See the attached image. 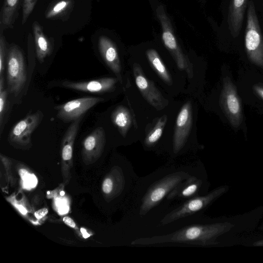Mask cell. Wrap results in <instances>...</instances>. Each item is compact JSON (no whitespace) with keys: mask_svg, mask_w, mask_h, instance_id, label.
Here are the masks:
<instances>
[{"mask_svg":"<svg viewBox=\"0 0 263 263\" xmlns=\"http://www.w3.org/2000/svg\"><path fill=\"white\" fill-rule=\"evenodd\" d=\"M207 185L208 182L201 171L190 176L168 195L167 199L171 209L178 203L206 194Z\"/></svg>","mask_w":263,"mask_h":263,"instance_id":"52a82bcc","label":"cell"},{"mask_svg":"<svg viewBox=\"0 0 263 263\" xmlns=\"http://www.w3.org/2000/svg\"><path fill=\"white\" fill-rule=\"evenodd\" d=\"M7 89L0 91V134L2 135L8 117L9 102Z\"/></svg>","mask_w":263,"mask_h":263,"instance_id":"44dd1931","label":"cell"},{"mask_svg":"<svg viewBox=\"0 0 263 263\" xmlns=\"http://www.w3.org/2000/svg\"><path fill=\"white\" fill-rule=\"evenodd\" d=\"M80 231L83 235V237L84 238H87L90 236V234L87 233V232L84 228H81L80 229Z\"/></svg>","mask_w":263,"mask_h":263,"instance_id":"d6a6232c","label":"cell"},{"mask_svg":"<svg viewBox=\"0 0 263 263\" xmlns=\"http://www.w3.org/2000/svg\"><path fill=\"white\" fill-rule=\"evenodd\" d=\"M253 89L255 93L263 100V87L258 85H255Z\"/></svg>","mask_w":263,"mask_h":263,"instance_id":"f1b7e54d","label":"cell"},{"mask_svg":"<svg viewBox=\"0 0 263 263\" xmlns=\"http://www.w3.org/2000/svg\"><path fill=\"white\" fill-rule=\"evenodd\" d=\"M37 0H23L22 24L24 25L33 11Z\"/></svg>","mask_w":263,"mask_h":263,"instance_id":"d4e9b609","label":"cell"},{"mask_svg":"<svg viewBox=\"0 0 263 263\" xmlns=\"http://www.w3.org/2000/svg\"><path fill=\"white\" fill-rule=\"evenodd\" d=\"M117 80L113 78H103L90 81L73 82L63 81L60 85L65 88L88 93H102L114 89Z\"/></svg>","mask_w":263,"mask_h":263,"instance_id":"8fae6325","label":"cell"},{"mask_svg":"<svg viewBox=\"0 0 263 263\" xmlns=\"http://www.w3.org/2000/svg\"><path fill=\"white\" fill-rule=\"evenodd\" d=\"M111 119L122 133L125 132L130 124L129 114L123 107H119L115 110L112 114Z\"/></svg>","mask_w":263,"mask_h":263,"instance_id":"ffe728a7","label":"cell"},{"mask_svg":"<svg viewBox=\"0 0 263 263\" xmlns=\"http://www.w3.org/2000/svg\"><path fill=\"white\" fill-rule=\"evenodd\" d=\"M113 190V181L110 177L106 178L102 183V191L106 194H111Z\"/></svg>","mask_w":263,"mask_h":263,"instance_id":"4316f807","label":"cell"},{"mask_svg":"<svg viewBox=\"0 0 263 263\" xmlns=\"http://www.w3.org/2000/svg\"><path fill=\"white\" fill-rule=\"evenodd\" d=\"M249 1L231 0L230 2L228 23L230 33L233 37H236L239 35Z\"/></svg>","mask_w":263,"mask_h":263,"instance_id":"4fadbf2b","label":"cell"},{"mask_svg":"<svg viewBox=\"0 0 263 263\" xmlns=\"http://www.w3.org/2000/svg\"><path fill=\"white\" fill-rule=\"evenodd\" d=\"M247 12L245 37L246 53L252 63L263 69V35L252 0L249 2Z\"/></svg>","mask_w":263,"mask_h":263,"instance_id":"5b68a950","label":"cell"},{"mask_svg":"<svg viewBox=\"0 0 263 263\" xmlns=\"http://www.w3.org/2000/svg\"><path fill=\"white\" fill-rule=\"evenodd\" d=\"M60 194L62 196L64 195V192H63V191L61 192Z\"/></svg>","mask_w":263,"mask_h":263,"instance_id":"836d02e7","label":"cell"},{"mask_svg":"<svg viewBox=\"0 0 263 263\" xmlns=\"http://www.w3.org/2000/svg\"><path fill=\"white\" fill-rule=\"evenodd\" d=\"M44 117L42 111L38 110L28 114L12 127L8 139L12 143L25 146L31 142V137L39 126Z\"/></svg>","mask_w":263,"mask_h":263,"instance_id":"9c48e42d","label":"cell"},{"mask_svg":"<svg viewBox=\"0 0 263 263\" xmlns=\"http://www.w3.org/2000/svg\"><path fill=\"white\" fill-rule=\"evenodd\" d=\"M48 213V210L46 208H42L36 211L34 213V215L37 219L43 218Z\"/></svg>","mask_w":263,"mask_h":263,"instance_id":"83f0119b","label":"cell"},{"mask_svg":"<svg viewBox=\"0 0 263 263\" xmlns=\"http://www.w3.org/2000/svg\"><path fill=\"white\" fill-rule=\"evenodd\" d=\"M19 174L23 180V185L24 189L31 190L36 186L37 179L34 174L29 173L25 169L20 170Z\"/></svg>","mask_w":263,"mask_h":263,"instance_id":"603a6c76","label":"cell"},{"mask_svg":"<svg viewBox=\"0 0 263 263\" xmlns=\"http://www.w3.org/2000/svg\"><path fill=\"white\" fill-rule=\"evenodd\" d=\"M162 38L165 45L170 49L175 50L177 48V44L173 35L170 31L164 32Z\"/></svg>","mask_w":263,"mask_h":263,"instance_id":"484cf974","label":"cell"},{"mask_svg":"<svg viewBox=\"0 0 263 263\" xmlns=\"http://www.w3.org/2000/svg\"><path fill=\"white\" fill-rule=\"evenodd\" d=\"M134 73L136 85L146 99L156 108H163L165 101L154 85L142 74L139 66H134Z\"/></svg>","mask_w":263,"mask_h":263,"instance_id":"7c38bea8","label":"cell"},{"mask_svg":"<svg viewBox=\"0 0 263 263\" xmlns=\"http://www.w3.org/2000/svg\"><path fill=\"white\" fill-rule=\"evenodd\" d=\"M63 220L65 224L71 228H74L76 227V223L74 221L68 216L64 217Z\"/></svg>","mask_w":263,"mask_h":263,"instance_id":"f546056e","label":"cell"},{"mask_svg":"<svg viewBox=\"0 0 263 263\" xmlns=\"http://www.w3.org/2000/svg\"><path fill=\"white\" fill-rule=\"evenodd\" d=\"M32 26L36 57L39 62L43 63L53 51L54 40L44 33L43 27L37 21H34Z\"/></svg>","mask_w":263,"mask_h":263,"instance_id":"5bb4252c","label":"cell"},{"mask_svg":"<svg viewBox=\"0 0 263 263\" xmlns=\"http://www.w3.org/2000/svg\"><path fill=\"white\" fill-rule=\"evenodd\" d=\"M8 49L7 48L6 41L3 31H1L0 35V76H3L5 68Z\"/></svg>","mask_w":263,"mask_h":263,"instance_id":"cb8c5ba5","label":"cell"},{"mask_svg":"<svg viewBox=\"0 0 263 263\" xmlns=\"http://www.w3.org/2000/svg\"><path fill=\"white\" fill-rule=\"evenodd\" d=\"M197 164H167L139 177L125 207L124 225L127 238L157 234L158 224L171 209L169 194L184 180L200 172Z\"/></svg>","mask_w":263,"mask_h":263,"instance_id":"6da1fadb","label":"cell"},{"mask_svg":"<svg viewBox=\"0 0 263 263\" xmlns=\"http://www.w3.org/2000/svg\"><path fill=\"white\" fill-rule=\"evenodd\" d=\"M21 0H4L1 12V31L12 28L18 15Z\"/></svg>","mask_w":263,"mask_h":263,"instance_id":"e0dca14e","label":"cell"},{"mask_svg":"<svg viewBox=\"0 0 263 263\" xmlns=\"http://www.w3.org/2000/svg\"><path fill=\"white\" fill-rule=\"evenodd\" d=\"M227 190V186H220L209 193L176 204L159 221L156 235L168 233L166 228H170L172 231L180 227L183 220L198 217Z\"/></svg>","mask_w":263,"mask_h":263,"instance_id":"3957f363","label":"cell"},{"mask_svg":"<svg viewBox=\"0 0 263 263\" xmlns=\"http://www.w3.org/2000/svg\"><path fill=\"white\" fill-rule=\"evenodd\" d=\"M165 120L160 121L158 122L155 129L146 137L144 141L145 146L147 148H151L154 146V144L160 138L163 131V128L165 124Z\"/></svg>","mask_w":263,"mask_h":263,"instance_id":"7402d4cb","label":"cell"},{"mask_svg":"<svg viewBox=\"0 0 263 263\" xmlns=\"http://www.w3.org/2000/svg\"><path fill=\"white\" fill-rule=\"evenodd\" d=\"M98 47L100 53L107 65L120 79L121 66L115 45L105 36L99 39Z\"/></svg>","mask_w":263,"mask_h":263,"instance_id":"9a60e30c","label":"cell"},{"mask_svg":"<svg viewBox=\"0 0 263 263\" xmlns=\"http://www.w3.org/2000/svg\"><path fill=\"white\" fill-rule=\"evenodd\" d=\"M105 140V133L102 127H98L84 139L83 147L88 153L102 148Z\"/></svg>","mask_w":263,"mask_h":263,"instance_id":"ac0fdd59","label":"cell"},{"mask_svg":"<svg viewBox=\"0 0 263 263\" xmlns=\"http://www.w3.org/2000/svg\"><path fill=\"white\" fill-rule=\"evenodd\" d=\"M220 104L231 125L238 127L243 119L242 105L235 85L227 77L223 80Z\"/></svg>","mask_w":263,"mask_h":263,"instance_id":"8992f818","label":"cell"},{"mask_svg":"<svg viewBox=\"0 0 263 263\" xmlns=\"http://www.w3.org/2000/svg\"><path fill=\"white\" fill-rule=\"evenodd\" d=\"M16 207L22 214L25 215L27 213V210L23 205H17Z\"/></svg>","mask_w":263,"mask_h":263,"instance_id":"1f68e13d","label":"cell"},{"mask_svg":"<svg viewBox=\"0 0 263 263\" xmlns=\"http://www.w3.org/2000/svg\"><path fill=\"white\" fill-rule=\"evenodd\" d=\"M6 88L12 101L20 103L27 82L25 57L21 49L12 44L8 49L6 62Z\"/></svg>","mask_w":263,"mask_h":263,"instance_id":"277c9868","label":"cell"},{"mask_svg":"<svg viewBox=\"0 0 263 263\" xmlns=\"http://www.w3.org/2000/svg\"><path fill=\"white\" fill-rule=\"evenodd\" d=\"M199 217L186 220L173 231L151 236L138 237L130 246L146 247L167 244L208 246L217 244L219 236L229 231L234 225L228 222H198Z\"/></svg>","mask_w":263,"mask_h":263,"instance_id":"7a4b0ae2","label":"cell"},{"mask_svg":"<svg viewBox=\"0 0 263 263\" xmlns=\"http://www.w3.org/2000/svg\"><path fill=\"white\" fill-rule=\"evenodd\" d=\"M73 0H54L47 8L45 17L50 20L67 21L73 9Z\"/></svg>","mask_w":263,"mask_h":263,"instance_id":"2e32d148","label":"cell"},{"mask_svg":"<svg viewBox=\"0 0 263 263\" xmlns=\"http://www.w3.org/2000/svg\"><path fill=\"white\" fill-rule=\"evenodd\" d=\"M191 105L186 103L180 111L176 126L172 146V155L178 156L183 151L187 141L192 125Z\"/></svg>","mask_w":263,"mask_h":263,"instance_id":"30bf717a","label":"cell"},{"mask_svg":"<svg viewBox=\"0 0 263 263\" xmlns=\"http://www.w3.org/2000/svg\"><path fill=\"white\" fill-rule=\"evenodd\" d=\"M5 89V79L4 76H0V91Z\"/></svg>","mask_w":263,"mask_h":263,"instance_id":"4dcf8cb0","label":"cell"},{"mask_svg":"<svg viewBox=\"0 0 263 263\" xmlns=\"http://www.w3.org/2000/svg\"><path fill=\"white\" fill-rule=\"evenodd\" d=\"M104 100L100 97H86L69 101L54 108L58 119L64 122H72L82 118L88 110Z\"/></svg>","mask_w":263,"mask_h":263,"instance_id":"ba28073f","label":"cell"},{"mask_svg":"<svg viewBox=\"0 0 263 263\" xmlns=\"http://www.w3.org/2000/svg\"><path fill=\"white\" fill-rule=\"evenodd\" d=\"M147 54L153 67L159 75L166 83L170 84L172 81L171 76L157 53L154 50H149L147 52Z\"/></svg>","mask_w":263,"mask_h":263,"instance_id":"d6986e66","label":"cell"}]
</instances>
